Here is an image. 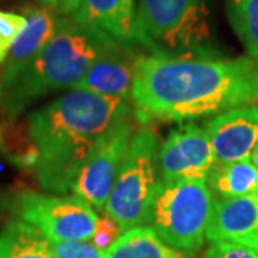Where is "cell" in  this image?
Instances as JSON below:
<instances>
[{"label": "cell", "mask_w": 258, "mask_h": 258, "mask_svg": "<svg viewBox=\"0 0 258 258\" xmlns=\"http://www.w3.org/2000/svg\"><path fill=\"white\" fill-rule=\"evenodd\" d=\"M40 2H43L47 8L53 9L56 13L63 16L75 15L76 10L82 5V0H40Z\"/></svg>", "instance_id": "cell-24"}, {"label": "cell", "mask_w": 258, "mask_h": 258, "mask_svg": "<svg viewBox=\"0 0 258 258\" xmlns=\"http://www.w3.org/2000/svg\"><path fill=\"white\" fill-rule=\"evenodd\" d=\"M9 49L10 46L8 43H5L2 39H0V63L6 60V57L9 55Z\"/></svg>", "instance_id": "cell-25"}, {"label": "cell", "mask_w": 258, "mask_h": 258, "mask_svg": "<svg viewBox=\"0 0 258 258\" xmlns=\"http://www.w3.org/2000/svg\"><path fill=\"white\" fill-rule=\"evenodd\" d=\"M105 258H185V254L164 242L152 227L142 225L120 234L105 249Z\"/></svg>", "instance_id": "cell-15"}, {"label": "cell", "mask_w": 258, "mask_h": 258, "mask_svg": "<svg viewBox=\"0 0 258 258\" xmlns=\"http://www.w3.org/2000/svg\"><path fill=\"white\" fill-rule=\"evenodd\" d=\"M257 254H258V247H257Z\"/></svg>", "instance_id": "cell-27"}, {"label": "cell", "mask_w": 258, "mask_h": 258, "mask_svg": "<svg viewBox=\"0 0 258 258\" xmlns=\"http://www.w3.org/2000/svg\"><path fill=\"white\" fill-rule=\"evenodd\" d=\"M0 258H53L46 237L22 220L6 224L0 232Z\"/></svg>", "instance_id": "cell-17"}, {"label": "cell", "mask_w": 258, "mask_h": 258, "mask_svg": "<svg viewBox=\"0 0 258 258\" xmlns=\"http://www.w3.org/2000/svg\"><path fill=\"white\" fill-rule=\"evenodd\" d=\"M137 59L128 53L125 45L115 47L102 55L72 89L126 98L132 89Z\"/></svg>", "instance_id": "cell-13"}, {"label": "cell", "mask_w": 258, "mask_h": 258, "mask_svg": "<svg viewBox=\"0 0 258 258\" xmlns=\"http://www.w3.org/2000/svg\"><path fill=\"white\" fill-rule=\"evenodd\" d=\"M131 98L142 120L184 122L258 102V64L249 57L137 59Z\"/></svg>", "instance_id": "cell-1"}, {"label": "cell", "mask_w": 258, "mask_h": 258, "mask_svg": "<svg viewBox=\"0 0 258 258\" xmlns=\"http://www.w3.org/2000/svg\"><path fill=\"white\" fill-rule=\"evenodd\" d=\"M120 234H122V231H120L118 222L115 221L112 217L105 214L102 217H98L92 242L101 249H106L119 238Z\"/></svg>", "instance_id": "cell-22"}, {"label": "cell", "mask_w": 258, "mask_h": 258, "mask_svg": "<svg viewBox=\"0 0 258 258\" xmlns=\"http://www.w3.org/2000/svg\"><path fill=\"white\" fill-rule=\"evenodd\" d=\"M214 200L204 179L161 181L151 210L149 227L169 247L182 252L197 251L205 240Z\"/></svg>", "instance_id": "cell-5"}, {"label": "cell", "mask_w": 258, "mask_h": 258, "mask_svg": "<svg viewBox=\"0 0 258 258\" xmlns=\"http://www.w3.org/2000/svg\"><path fill=\"white\" fill-rule=\"evenodd\" d=\"M215 162L217 158L207 129L194 123L174 129L158 152L161 181H207Z\"/></svg>", "instance_id": "cell-9"}, {"label": "cell", "mask_w": 258, "mask_h": 258, "mask_svg": "<svg viewBox=\"0 0 258 258\" xmlns=\"http://www.w3.org/2000/svg\"><path fill=\"white\" fill-rule=\"evenodd\" d=\"M205 0H139L134 42L151 56L212 57Z\"/></svg>", "instance_id": "cell-4"}, {"label": "cell", "mask_w": 258, "mask_h": 258, "mask_svg": "<svg viewBox=\"0 0 258 258\" xmlns=\"http://www.w3.org/2000/svg\"><path fill=\"white\" fill-rule=\"evenodd\" d=\"M227 10L249 59L258 64V0H227Z\"/></svg>", "instance_id": "cell-19"}, {"label": "cell", "mask_w": 258, "mask_h": 258, "mask_svg": "<svg viewBox=\"0 0 258 258\" xmlns=\"http://www.w3.org/2000/svg\"><path fill=\"white\" fill-rule=\"evenodd\" d=\"M120 46L116 40L69 18L59 19L53 36L33 62L0 88V108L15 119L30 103L49 93L72 89L102 55Z\"/></svg>", "instance_id": "cell-3"}, {"label": "cell", "mask_w": 258, "mask_h": 258, "mask_svg": "<svg viewBox=\"0 0 258 258\" xmlns=\"http://www.w3.org/2000/svg\"><path fill=\"white\" fill-rule=\"evenodd\" d=\"M131 139L132 125L126 116L116 122L102 137L83 164L71 189L75 197H79L93 208H105L125 162Z\"/></svg>", "instance_id": "cell-8"}, {"label": "cell", "mask_w": 258, "mask_h": 258, "mask_svg": "<svg viewBox=\"0 0 258 258\" xmlns=\"http://www.w3.org/2000/svg\"><path fill=\"white\" fill-rule=\"evenodd\" d=\"M0 149L22 169H36L39 151L29 135L28 123H15L8 119L0 123Z\"/></svg>", "instance_id": "cell-18"}, {"label": "cell", "mask_w": 258, "mask_h": 258, "mask_svg": "<svg viewBox=\"0 0 258 258\" xmlns=\"http://www.w3.org/2000/svg\"><path fill=\"white\" fill-rule=\"evenodd\" d=\"M205 238L258 247V191L235 198H215Z\"/></svg>", "instance_id": "cell-11"}, {"label": "cell", "mask_w": 258, "mask_h": 258, "mask_svg": "<svg viewBox=\"0 0 258 258\" xmlns=\"http://www.w3.org/2000/svg\"><path fill=\"white\" fill-rule=\"evenodd\" d=\"M207 185L218 198H235L258 191V169L251 161L215 162Z\"/></svg>", "instance_id": "cell-16"}, {"label": "cell", "mask_w": 258, "mask_h": 258, "mask_svg": "<svg viewBox=\"0 0 258 258\" xmlns=\"http://www.w3.org/2000/svg\"><path fill=\"white\" fill-rule=\"evenodd\" d=\"M135 0H82L72 15L81 25L98 30L120 45L134 42Z\"/></svg>", "instance_id": "cell-14"}, {"label": "cell", "mask_w": 258, "mask_h": 258, "mask_svg": "<svg viewBox=\"0 0 258 258\" xmlns=\"http://www.w3.org/2000/svg\"><path fill=\"white\" fill-rule=\"evenodd\" d=\"M26 18L23 15L0 10V39L12 46V43L26 28Z\"/></svg>", "instance_id": "cell-23"}, {"label": "cell", "mask_w": 258, "mask_h": 258, "mask_svg": "<svg viewBox=\"0 0 258 258\" xmlns=\"http://www.w3.org/2000/svg\"><path fill=\"white\" fill-rule=\"evenodd\" d=\"M249 159H251L252 165L255 166V168H257V169H258V147L255 148V149H254V152L251 154V158H249Z\"/></svg>", "instance_id": "cell-26"}, {"label": "cell", "mask_w": 258, "mask_h": 258, "mask_svg": "<svg viewBox=\"0 0 258 258\" xmlns=\"http://www.w3.org/2000/svg\"><path fill=\"white\" fill-rule=\"evenodd\" d=\"M158 139L144 128L132 135L125 162L105 205V214L118 222L122 234L148 225L157 189L161 184Z\"/></svg>", "instance_id": "cell-6"}, {"label": "cell", "mask_w": 258, "mask_h": 258, "mask_svg": "<svg viewBox=\"0 0 258 258\" xmlns=\"http://www.w3.org/2000/svg\"><path fill=\"white\" fill-rule=\"evenodd\" d=\"M218 162L249 161L258 147V106L248 105L218 113L207 123Z\"/></svg>", "instance_id": "cell-10"}, {"label": "cell", "mask_w": 258, "mask_h": 258, "mask_svg": "<svg viewBox=\"0 0 258 258\" xmlns=\"http://www.w3.org/2000/svg\"><path fill=\"white\" fill-rule=\"evenodd\" d=\"M128 116L126 98L71 89L26 119L39 151L35 174L49 192L72 189L83 164L109 129Z\"/></svg>", "instance_id": "cell-2"}, {"label": "cell", "mask_w": 258, "mask_h": 258, "mask_svg": "<svg viewBox=\"0 0 258 258\" xmlns=\"http://www.w3.org/2000/svg\"><path fill=\"white\" fill-rule=\"evenodd\" d=\"M53 258H105V249L86 240L49 241Z\"/></svg>", "instance_id": "cell-20"}, {"label": "cell", "mask_w": 258, "mask_h": 258, "mask_svg": "<svg viewBox=\"0 0 258 258\" xmlns=\"http://www.w3.org/2000/svg\"><path fill=\"white\" fill-rule=\"evenodd\" d=\"M205 258H258L257 249L230 242V241H217L205 252Z\"/></svg>", "instance_id": "cell-21"}, {"label": "cell", "mask_w": 258, "mask_h": 258, "mask_svg": "<svg viewBox=\"0 0 258 258\" xmlns=\"http://www.w3.org/2000/svg\"><path fill=\"white\" fill-rule=\"evenodd\" d=\"M19 220L40 231L49 241L89 240L98 215L79 197H56L33 191L19 192L13 203Z\"/></svg>", "instance_id": "cell-7"}, {"label": "cell", "mask_w": 258, "mask_h": 258, "mask_svg": "<svg viewBox=\"0 0 258 258\" xmlns=\"http://www.w3.org/2000/svg\"><path fill=\"white\" fill-rule=\"evenodd\" d=\"M26 28L12 43L0 75V88L13 82L33 62L55 33L59 19L47 6L25 8Z\"/></svg>", "instance_id": "cell-12"}]
</instances>
